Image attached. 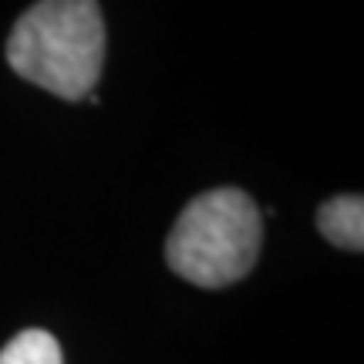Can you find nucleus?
Returning <instances> with one entry per match:
<instances>
[{
  "mask_svg": "<svg viewBox=\"0 0 364 364\" xmlns=\"http://www.w3.org/2000/svg\"><path fill=\"white\" fill-rule=\"evenodd\" d=\"M105 44L98 0H38L7 38V65L31 85L81 102L102 78Z\"/></svg>",
  "mask_w": 364,
  "mask_h": 364,
  "instance_id": "1",
  "label": "nucleus"
},
{
  "mask_svg": "<svg viewBox=\"0 0 364 364\" xmlns=\"http://www.w3.org/2000/svg\"><path fill=\"white\" fill-rule=\"evenodd\" d=\"M263 216L243 189L220 186L189 199L166 240L172 273L206 290L243 280L260 257Z\"/></svg>",
  "mask_w": 364,
  "mask_h": 364,
  "instance_id": "2",
  "label": "nucleus"
},
{
  "mask_svg": "<svg viewBox=\"0 0 364 364\" xmlns=\"http://www.w3.org/2000/svg\"><path fill=\"white\" fill-rule=\"evenodd\" d=\"M317 230L338 250H364V199L358 193H341L317 209Z\"/></svg>",
  "mask_w": 364,
  "mask_h": 364,
  "instance_id": "3",
  "label": "nucleus"
},
{
  "mask_svg": "<svg viewBox=\"0 0 364 364\" xmlns=\"http://www.w3.org/2000/svg\"><path fill=\"white\" fill-rule=\"evenodd\" d=\"M0 364H61V344L48 331H21L0 348Z\"/></svg>",
  "mask_w": 364,
  "mask_h": 364,
  "instance_id": "4",
  "label": "nucleus"
}]
</instances>
